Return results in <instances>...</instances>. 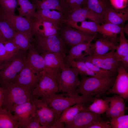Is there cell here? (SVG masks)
<instances>
[{
	"label": "cell",
	"mask_w": 128,
	"mask_h": 128,
	"mask_svg": "<svg viewBox=\"0 0 128 128\" xmlns=\"http://www.w3.org/2000/svg\"><path fill=\"white\" fill-rule=\"evenodd\" d=\"M17 5L16 0H4L0 1V9L7 13L14 14Z\"/></svg>",
	"instance_id": "40"
},
{
	"label": "cell",
	"mask_w": 128,
	"mask_h": 128,
	"mask_svg": "<svg viewBox=\"0 0 128 128\" xmlns=\"http://www.w3.org/2000/svg\"><path fill=\"white\" fill-rule=\"evenodd\" d=\"M4 90L3 88L0 85V108L2 106L4 100Z\"/></svg>",
	"instance_id": "47"
},
{
	"label": "cell",
	"mask_w": 128,
	"mask_h": 128,
	"mask_svg": "<svg viewBox=\"0 0 128 128\" xmlns=\"http://www.w3.org/2000/svg\"><path fill=\"white\" fill-rule=\"evenodd\" d=\"M66 24L63 28H60V36L66 44L71 47L79 44L91 41L96 35L87 33Z\"/></svg>",
	"instance_id": "10"
},
{
	"label": "cell",
	"mask_w": 128,
	"mask_h": 128,
	"mask_svg": "<svg viewBox=\"0 0 128 128\" xmlns=\"http://www.w3.org/2000/svg\"><path fill=\"white\" fill-rule=\"evenodd\" d=\"M103 19L105 22L123 27L124 23L128 20V8L118 9L112 7L108 10Z\"/></svg>",
	"instance_id": "18"
},
{
	"label": "cell",
	"mask_w": 128,
	"mask_h": 128,
	"mask_svg": "<svg viewBox=\"0 0 128 128\" xmlns=\"http://www.w3.org/2000/svg\"><path fill=\"white\" fill-rule=\"evenodd\" d=\"M33 39L25 34L17 32L11 40L20 50L27 51L31 46Z\"/></svg>",
	"instance_id": "31"
},
{
	"label": "cell",
	"mask_w": 128,
	"mask_h": 128,
	"mask_svg": "<svg viewBox=\"0 0 128 128\" xmlns=\"http://www.w3.org/2000/svg\"><path fill=\"white\" fill-rule=\"evenodd\" d=\"M110 123L112 128H128V115H123L111 118Z\"/></svg>",
	"instance_id": "38"
},
{
	"label": "cell",
	"mask_w": 128,
	"mask_h": 128,
	"mask_svg": "<svg viewBox=\"0 0 128 128\" xmlns=\"http://www.w3.org/2000/svg\"><path fill=\"white\" fill-rule=\"evenodd\" d=\"M108 103L105 100L97 98L86 109L95 114L100 115L105 112L108 108Z\"/></svg>",
	"instance_id": "35"
},
{
	"label": "cell",
	"mask_w": 128,
	"mask_h": 128,
	"mask_svg": "<svg viewBox=\"0 0 128 128\" xmlns=\"http://www.w3.org/2000/svg\"><path fill=\"white\" fill-rule=\"evenodd\" d=\"M60 28L59 26L51 22L40 19H36L33 24L32 33L37 32L46 36L58 33Z\"/></svg>",
	"instance_id": "22"
},
{
	"label": "cell",
	"mask_w": 128,
	"mask_h": 128,
	"mask_svg": "<svg viewBox=\"0 0 128 128\" xmlns=\"http://www.w3.org/2000/svg\"><path fill=\"white\" fill-rule=\"evenodd\" d=\"M9 111L0 108V128H18V122Z\"/></svg>",
	"instance_id": "30"
},
{
	"label": "cell",
	"mask_w": 128,
	"mask_h": 128,
	"mask_svg": "<svg viewBox=\"0 0 128 128\" xmlns=\"http://www.w3.org/2000/svg\"><path fill=\"white\" fill-rule=\"evenodd\" d=\"M116 77H82L77 89L78 94L98 98L104 95L113 85Z\"/></svg>",
	"instance_id": "1"
},
{
	"label": "cell",
	"mask_w": 128,
	"mask_h": 128,
	"mask_svg": "<svg viewBox=\"0 0 128 128\" xmlns=\"http://www.w3.org/2000/svg\"><path fill=\"white\" fill-rule=\"evenodd\" d=\"M16 32L0 14V40L3 42L11 39Z\"/></svg>",
	"instance_id": "33"
},
{
	"label": "cell",
	"mask_w": 128,
	"mask_h": 128,
	"mask_svg": "<svg viewBox=\"0 0 128 128\" xmlns=\"http://www.w3.org/2000/svg\"><path fill=\"white\" fill-rule=\"evenodd\" d=\"M104 99L110 103V106L105 111L106 114L111 118L124 115L126 107L123 98L118 95L105 97Z\"/></svg>",
	"instance_id": "17"
},
{
	"label": "cell",
	"mask_w": 128,
	"mask_h": 128,
	"mask_svg": "<svg viewBox=\"0 0 128 128\" xmlns=\"http://www.w3.org/2000/svg\"><path fill=\"white\" fill-rule=\"evenodd\" d=\"M91 41L81 43L71 47L66 58V63L78 60L86 56L91 55L93 53L90 47Z\"/></svg>",
	"instance_id": "20"
},
{
	"label": "cell",
	"mask_w": 128,
	"mask_h": 128,
	"mask_svg": "<svg viewBox=\"0 0 128 128\" xmlns=\"http://www.w3.org/2000/svg\"><path fill=\"white\" fill-rule=\"evenodd\" d=\"M118 45L117 43L102 37L93 44H91L90 47L93 53L92 55L96 56L103 55L112 50H115Z\"/></svg>",
	"instance_id": "23"
},
{
	"label": "cell",
	"mask_w": 128,
	"mask_h": 128,
	"mask_svg": "<svg viewBox=\"0 0 128 128\" xmlns=\"http://www.w3.org/2000/svg\"><path fill=\"white\" fill-rule=\"evenodd\" d=\"M36 109L34 116L41 124L45 128H64V124L59 122L61 113L49 107L40 99L34 97Z\"/></svg>",
	"instance_id": "5"
},
{
	"label": "cell",
	"mask_w": 128,
	"mask_h": 128,
	"mask_svg": "<svg viewBox=\"0 0 128 128\" xmlns=\"http://www.w3.org/2000/svg\"><path fill=\"white\" fill-rule=\"evenodd\" d=\"M128 24H127L124 27V26L123 28V31L124 33H125L126 34L128 35Z\"/></svg>",
	"instance_id": "48"
},
{
	"label": "cell",
	"mask_w": 128,
	"mask_h": 128,
	"mask_svg": "<svg viewBox=\"0 0 128 128\" xmlns=\"http://www.w3.org/2000/svg\"><path fill=\"white\" fill-rule=\"evenodd\" d=\"M35 6L36 10L51 9L62 13L65 17L68 12L61 0H29Z\"/></svg>",
	"instance_id": "26"
},
{
	"label": "cell",
	"mask_w": 128,
	"mask_h": 128,
	"mask_svg": "<svg viewBox=\"0 0 128 128\" xmlns=\"http://www.w3.org/2000/svg\"><path fill=\"white\" fill-rule=\"evenodd\" d=\"M97 98L79 94L69 96L64 93L60 94L55 93L49 97H42L40 99L45 102L49 107L61 113L68 107L78 104L92 102Z\"/></svg>",
	"instance_id": "6"
},
{
	"label": "cell",
	"mask_w": 128,
	"mask_h": 128,
	"mask_svg": "<svg viewBox=\"0 0 128 128\" xmlns=\"http://www.w3.org/2000/svg\"><path fill=\"white\" fill-rule=\"evenodd\" d=\"M8 58L3 42L0 40V60L3 62Z\"/></svg>",
	"instance_id": "45"
},
{
	"label": "cell",
	"mask_w": 128,
	"mask_h": 128,
	"mask_svg": "<svg viewBox=\"0 0 128 128\" xmlns=\"http://www.w3.org/2000/svg\"><path fill=\"white\" fill-rule=\"evenodd\" d=\"M111 6L117 9H122L127 7L128 0H110Z\"/></svg>",
	"instance_id": "44"
},
{
	"label": "cell",
	"mask_w": 128,
	"mask_h": 128,
	"mask_svg": "<svg viewBox=\"0 0 128 128\" xmlns=\"http://www.w3.org/2000/svg\"><path fill=\"white\" fill-rule=\"evenodd\" d=\"M40 54L44 60L45 69L62 70L67 65L65 57L60 53H48Z\"/></svg>",
	"instance_id": "19"
},
{
	"label": "cell",
	"mask_w": 128,
	"mask_h": 128,
	"mask_svg": "<svg viewBox=\"0 0 128 128\" xmlns=\"http://www.w3.org/2000/svg\"><path fill=\"white\" fill-rule=\"evenodd\" d=\"M116 94L123 99L128 98V73L119 61L117 74L112 86L106 93Z\"/></svg>",
	"instance_id": "14"
},
{
	"label": "cell",
	"mask_w": 128,
	"mask_h": 128,
	"mask_svg": "<svg viewBox=\"0 0 128 128\" xmlns=\"http://www.w3.org/2000/svg\"><path fill=\"white\" fill-rule=\"evenodd\" d=\"M87 18L98 24L104 22L103 18L100 15L87 7L84 6L69 13L65 17L64 23L68 24L78 23Z\"/></svg>",
	"instance_id": "13"
},
{
	"label": "cell",
	"mask_w": 128,
	"mask_h": 128,
	"mask_svg": "<svg viewBox=\"0 0 128 128\" xmlns=\"http://www.w3.org/2000/svg\"><path fill=\"white\" fill-rule=\"evenodd\" d=\"M78 71L67 65L63 69L58 81L59 91L67 94L69 96L78 95L77 89L80 82Z\"/></svg>",
	"instance_id": "7"
},
{
	"label": "cell",
	"mask_w": 128,
	"mask_h": 128,
	"mask_svg": "<svg viewBox=\"0 0 128 128\" xmlns=\"http://www.w3.org/2000/svg\"><path fill=\"white\" fill-rule=\"evenodd\" d=\"M86 104H77L67 108L61 114L59 122L64 124L70 122L79 112L84 109Z\"/></svg>",
	"instance_id": "29"
},
{
	"label": "cell",
	"mask_w": 128,
	"mask_h": 128,
	"mask_svg": "<svg viewBox=\"0 0 128 128\" xmlns=\"http://www.w3.org/2000/svg\"><path fill=\"white\" fill-rule=\"evenodd\" d=\"M26 63L33 70L39 73L45 67L44 58L32 44L27 51Z\"/></svg>",
	"instance_id": "21"
},
{
	"label": "cell",
	"mask_w": 128,
	"mask_h": 128,
	"mask_svg": "<svg viewBox=\"0 0 128 128\" xmlns=\"http://www.w3.org/2000/svg\"><path fill=\"white\" fill-rule=\"evenodd\" d=\"M119 33V44L115 51L116 55L119 59L128 54V40L125 36L123 30Z\"/></svg>",
	"instance_id": "36"
},
{
	"label": "cell",
	"mask_w": 128,
	"mask_h": 128,
	"mask_svg": "<svg viewBox=\"0 0 128 128\" xmlns=\"http://www.w3.org/2000/svg\"><path fill=\"white\" fill-rule=\"evenodd\" d=\"M0 14L9 25L16 32L22 33L32 38V30L36 19H30L18 15L8 14L0 9Z\"/></svg>",
	"instance_id": "11"
},
{
	"label": "cell",
	"mask_w": 128,
	"mask_h": 128,
	"mask_svg": "<svg viewBox=\"0 0 128 128\" xmlns=\"http://www.w3.org/2000/svg\"><path fill=\"white\" fill-rule=\"evenodd\" d=\"M109 121H106L102 119L93 122L87 128H111Z\"/></svg>",
	"instance_id": "43"
},
{
	"label": "cell",
	"mask_w": 128,
	"mask_h": 128,
	"mask_svg": "<svg viewBox=\"0 0 128 128\" xmlns=\"http://www.w3.org/2000/svg\"><path fill=\"white\" fill-rule=\"evenodd\" d=\"M33 98L17 106L14 110V115L18 122V128L19 126L27 122L34 115L36 107Z\"/></svg>",
	"instance_id": "16"
},
{
	"label": "cell",
	"mask_w": 128,
	"mask_h": 128,
	"mask_svg": "<svg viewBox=\"0 0 128 128\" xmlns=\"http://www.w3.org/2000/svg\"><path fill=\"white\" fill-rule=\"evenodd\" d=\"M27 51L20 50L3 62L0 69V83L14 80L26 65Z\"/></svg>",
	"instance_id": "4"
},
{
	"label": "cell",
	"mask_w": 128,
	"mask_h": 128,
	"mask_svg": "<svg viewBox=\"0 0 128 128\" xmlns=\"http://www.w3.org/2000/svg\"><path fill=\"white\" fill-rule=\"evenodd\" d=\"M39 79L36 87L32 91L36 99L47 97L59 91L57 81L47 73L45 69L40 72Z\"/></svg>",
	"instance_id": "8"
},
{
	"label": "cell",
	"mask_w": 128,
	"mask_h": 128,
	"mask_svg": "<svg viewBox=\"0 0 128 128\" xmlns=\"http://www.w3.org/2000/svg\"><path fill=\"white\" fill-rule=\"evenodd\" d=\"M61 0L68 14L74 10L82 7V6H84L86 1V0Z\"/></svg>",
	"instance_id": "39"
},
{
	"label": "cell",
	"mask_w": 128,
	"mask_h": 128,
	"mask_svg": "<svg viewBox=\"0 0 128 128\" xmlns=\"http://www.w3.org/2000/svg\"><path fill=\"white\" fill-rule=\"evenodd\" d=\"M19 128H45L41 125L34 115L25 123L22 125Z\"/></svg>",
	"instance_id": "42"
},
{
	"label": "cell",
	"mask_w": 128,
	"mask_h": 128,
	"mask_svg": "<svg viewBox=\"0 0 128 128\" xmlns=\"http://www.w3.org/2000/svg\"><path fill=\"white\" fill-rule=\"evenodd\" d=\"M119 61H120L123 66L127 72L128 70V54L119 59Z\"/></svg>",
	"instance_id": "46"
},
{
	"label": "cell",
	"mask_w": 128,
	"mask_h": 128,
	"mask_svg": "<svg viewBox=\"0 0 128 128\" xmlns=\"http://www.w3.org/2000/svg\"><path fill=\"white\" fill-rule=\"evenodd\" d=\"M66 64L76 69L82 77L89 76L98 77L94 72L87 66L83 60H74Z\"/></svg>",
	"instance_id": "32"
},
{
	"label": "cell",
	"mask_w": 128,
	"mask_h": 128,
	"mask_svg": "<svg viewBox=\"0 0 128 128\" xmlns=\"http://www.w3.org/2000/svg\"><path fill=\"white\" fill-rule=\"evenodd\" d=\"M98 24L93 21L85 20L81 22V24L79 25L76 23H70L68 25L73 28L87 33L97 35Z\"/></svg>",
	"instance_id": "34"
},
{
	"label": "cell",
	"mask_w": 128,
	"mask_h": 128,
	"mask_svg": "<svg viewBox=\"0 0 128 128\" xmlns=\"http://www.w3.org/2000/svg\"><path fill=\"white\" fill-rule=\"evenodd\" d=\"M87 66L98 77L109 78L116 76L117 73L103 69L89 62L83 60Z\"/></svg>",
	"instance_id": "37"
},
{
	"label": "cell",
	"mask_w": 128,
	"mask_h": 128,
	"mask_svg": "<svg viewBox=\"0 0 128 128\" xmlns=\"http://www.w3.org/2000/svg\"><path fill=\"white\" fill-rule=\"evenodd\" d=\"M84 6L97 14L103 18L111 6L108 0H86Z\"/></svg>",
	"instance_id": "27"
},
{
	"label": "cell",
	"mask_w": 128,
	"mask_h": 128,
	"mask_svg": "<svg viewBox=\"0 0 128 128\" xmlns=\"http://www.w3.org/2000/svg\"><path fill=\"white\" fill-rule=\"evenodd\" d=\"M123 27L110 23L105 22L98 26V32L102 35V37L108 38L116 43L119 41L117 35L123 30Z\"/></svg>",
	"instance_id": "24"
},
{
	"label": "cell",
	"mask_w": 128,
	"mask_h": 128,
	"mask_svg": "<svg viewBox=\"0 0 128 128\" xmlns=\"http://www.w3.org/2000/svg\"><path fill=\"white\" fill-rule=\"evenodd\" d=\"M2 63H3V62H1L0 60V69L2 65Z\"/></svg>",
	"instance_id": "49"
},
{
	"label": "cell",
	"mask_w": 128,
	"mask_h": 128,
	"mask_svg": "<svg viewBox=\"0 0 128 128\" xmlns=\"http://www.w3.org/2000/svg\"><path fill=\"white\" fill-rule=\"evenodd\" d=\"M40 73H38L27 63L12 82L25 89L32 92L39 81Z\"/></svg>",
	"instance_id": "12"
},
{
	"label": "cell",
	"mask_w": 128,
	"mask_h": 128,
	"mask_svg": "<svg viewBox=\"0 0 128 128\" xmlns=\"http://www.w3.org/2000/svg\"><path fill=\"white\" fill-rule=\"evenodd\" d=\"M115 50H112L101 55L86 56L78 60L89 62L104 69L117 73L119 61Z\"/></svg>",
	"instance_id": "9"
},
{
	"label": "cell",
	"mask_w": 128,
	"mask_h": 128,
	"mask_svg": "<svg viewBox=\"0 0 128 128\" xmlns=\"http://www.w3.org/2000/svg\"><path fill=\"white\" fill-rule=\"evenodd\" d=\"M0 85L4 90V102L2 106L13 112L17 105L32 99V92L11 82H2Z\"/></svg>",
	"instance_id": "2"
},
{
	"label": "cell",
	"mask_w": 128,
	"mask_h": 128,
	"mask_svg": "<svg viewBox=\"0 0 128 128\" xmlns=\"http://www.w3.org/2000/svg\"><path fill=\"white\" fill-rule=\"evenodd\" d=\"M37 19L51 22L58 26L64 23L65 17L61 12L54 10L40 9L36 10Z\"/></svg>",
	"instance_id": "25"
},
{
	"label": "cell",
	"mask_w": 128,
	"mask_h": 128,
	"mask_svg": "<svg viewBox=\"0 0 128 128\" xmlns=\"http://www.w3.org/2000/svg\"><path fill=\"white\" fill-rule=\"evenodd\" d=\"M101 119L100 115L87 110L85 107L72 121L64 124V128H87L93 122Z\"/></svg>",
	"instance_id": "15"
},
{
	"label": "cell",
	"mask_w": 128,
	"mask_h": 128,
	"mask_svg": "<svg viewBox=\"0 0 128 128\" xmlns=\"http://www.w3.org/2000/svg\"><path fill=\"white\" fill-rule=\"evenodd\" d=\"M19 7L16 8L19 15L27 18L37 19V15L34 5L29 0H16Z\"/></svg>",
	"instance_id": "28"
},
{
	"label": "cell",
	"mask_w": 128,
	"mask_h": 128,
	"mask_svg": "<svg viewBox=\"0 0 128 128\" xmlns=\"http://www.w3.org/2000/svg\"><path fill=\"white\" fill-rule=\"evenodd\" d=\"M32 34L33 39L32 44L40 54L59 53L66 59V44L58 33L49 36H44L36 32Z\"/></svg>",
	"instance_id": "3"
},
{
	"label": "cell",
	"mask_w": 128,
	"mask_h": 128,
	"mask_svg": "<svg viewBox=\"0 0 128 128\" xmlns=\"http://www.w3.org/2000/svg\"><path fill=\"white\" fill-rule=\"evenodd\" d=\"M8 58L17 53L20 50L11 40L3 42Z\"/></svg>",
	"instance_id": "41"
}]
</instances>
